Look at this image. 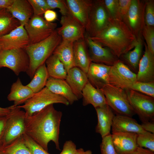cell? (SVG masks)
<instances>
[{
	"label": "cell",
	"instance_id": "6",
	"mask_svg": "<svg viewBox=\"0 0 154 154\" xmlns=\"http://www.w3.org/2000/svg\"><path fill=\"white\" fill-rule=\"evenodd\" d=\"M10 107V112L0 146L10 144L22 136L25 132V112L17 106Z\"/></svg>",
	"mask_w": 154,
	"mask_h": 154
},
{
	"label": "cell",
	"instance_id": "30",
	"mask_svg": "<svg viewBox=\"0 0 154 154\" xmlns=\"http://www.w3.org/2000/svg\"><path fill=\"white\" fill-rule=\"evenodd\" d=\"M45 64L49 77L65 80L67 72L56 55L53 54L46 61Z\"/></svg>",
	"mask_w": 154,
	"mask_h": 154
},
{
	"label": "cell",
	"instance_id": "39",
	"mask_svg": "<svg viewBox=\"0 0 154 154\" xmlns=\"http://www.w3.org/2000/svg\"><path fill=\"white\" fill-rule=\"evenodd\" d=\"M31 5L33 15L42 16L44 12L50 9L46 0H28Z\"/></svg>",
	"mask_w": 154,
	"mask_h": 154
},
{
	"label": "cell",
	"instance_id": "8",
	"mask_svg": "<svg viewBox=\"0 0 154 154\" xmlns=\"http://www.w3.org/2000/svg\"><path fill=\"white\" fill-rule=\"evenodd\" d=\"M29 66V58L24 49L0 50V68H8L18 76L21 72H27Z\"/></svg>",
	"mask_w": 154,
	"mask_h": 154
},
{
	"label": "cell",
	"instance_id": "17",
	"mask_svg": "<svg viewBox=\"0 0 154 154\" xmlns=\"http://www.w3.org/2000/svg\"><path fill=\"white\" fill-rule=\"evenodd\" d=\"M111 66L91 62L87 75L88 81L96 88L100 89L109 83Z\"/></svg>",
	"mask_w": 154,
	"mask_h": 154
},
{
	"label": "cell",
	"instance_id": "27",
	"mask_svg": "<svg viewBox=\"0 0 154 154\" xmlns=\"http://www.w3.org/2000/svg\"><path fill=\"white\" fill-rule=\"evenodd\" d=\"M73 49L75 66L87 73L91 62L85 38L74 42Z\"/></svg>",
	"mask_w": 154,
	"mask_h": 154
},
{
	"label": "cell",
	"instance_id": "29",
	"mask_svg": "<svg viewBox=\"0 0 154 154\" xmlns=\"http://www.w3.org/2000/svg\"><path fill=\"white\" fill-rule=\"evenodd\" d=\"M141 34L137 38V42L133 50L123 54L119 58L121 59L119 60L136 73L143 52L144 43Z\"/></svg>",
	"mask_w": 154,
	"mask_h": 154
},
{
	"label": "cell",
	"instance_id": "4",
	"mask_svg": "<svg viewBox=\"0 0 154 154\" xmlns=\"http://www.w3.org/2000/svg\"><path fill=\"white\" fill-rule=\"evenodd\" d=\"M60 103L68 106V102L64 98L55 94L44 87L39 92L35 93L23 105L17 106L23 109L26 117L31 116L52 104Z\"/></svg>",
	"mask_w": 154,
	"mask_h": 154
},
{
	"label": "cell",
	"instance_id": "33",
	"mask_svg": "<svg viewBox=\"0 0 154 154\" xmlns=\"http://www.w3.org/2000/svg\"><path fill=\"white\" fill-rule=\"evenodd\" d=\"M0 154H32L25 145L23 135L7 145L0 146Z\"/></svg>",
	"mask_w": 154,
	"mask_h": 154
},
{
	"label": "cell",
	"instance_id": "18",
	"mask_svg": "<svg viewBox=\"0 0 154 154\" xmlns=\"http://www.w3.org/2000/svg\"><path fill=\"white\" fill-rule=\"evenodd\" d=\"M145 50L139 64L137 74V81L142 82H154V56L144 42Z\"/></svg>",
	"mask_w": 154,
	"mask_h": 154
},
{
	"label": "cell",
	"instance_id": "43",
	"mask_svg": "<svg viewBox=\"0 0 154 154\" xmlns=\"http://www.w3.org/2000/svg\"><path fill=\"white\" fill-rule=\"evenodd\" d=\"M131 0H118V8L117 19L123 21L129 9Z\"/></svg>",
	"mask_w": 154,
	"mask_h": 154
},
{
	"label": "cell",
	"instance_id": "24",
	"mask_svg": "<svg viewBox=\"0 0 154 154\" xmlns=\"http://www.w3.org/2000/svg\"><path fill=\"white\" fill-rule=\"evenodd\" d=\"M7 9L20 24L24 26L33 15L32 7L26 0H14L12 5Z\"/></svg>",
	"mask_w": 154,
	"mask_h": 154
},
{
	"label": "cell",
	"instance_id": "44",
	"mask_svg": "<svg viewBox=\"0 0 154 154\" xmlns=\"http://www.w3.org/2000/svg\"><path fill=\"white\" fill-rule=\"evenodd\" d=\"M76 149V145L72 141H67L64 143L62 150L59 154H75Z\"/></svg>",
	"mask_w": 154,
	"mask_h": 154
},
{
	"label": "cell",
	"instance_id": "9",
	"mask_svg": "<svg viewBox=\"0 0 154 154\" xmlns=\"http://www.w3.org/2000/svg\"><path fill=\"white\" fill-rule=\"evenodd\" d=\"M125 90L131 106L142 122L154 121V98L131 89Z\"/></svg>",
	"mask_w": 154,
	"mask_h": 154
},
{
	"label": "cell",
	"instance_id": "11",
	"mask_svg": "<svg viewBox=\"0 0 154 154\" xmlns=\"http://www.w3.org/2000/svg\"><path fill=\"white\" fill-rule=\"evenodd\" d=\"M137 81V74L120 60L111 66L109 83L124 90L130 89Z\"/></svg>",
	"mask_w": 154,
	"mask_h": 154
},
{
	"label": "cell",
	"instance_id": "37",
	"mask_svg": "<svg viewBox=\"0 0 154 154\" xmlns=\"http://www.w3.org/2000/svg\"><path fill=\"white\" fill-rule=\"evenodd\" d=\"M23 137L25 145L32 154H50L25 133Z\"/></svg>",
	"mask_w": 154,
	"mask_h": 154
},
{
	"label": "cell",
	"instance_id": "50",
	"mask_svg": "<svg viewBox=\"0 0 154 154\" xmlns=\"http://www.w3.org/2000/svg\"><path fill=\"white\" fill-rule=\"evenodd\" d=\"M10 112V107L6 108L0 107V116H5L7 115Z\"/></svg>",
	"mask_w": 154,
	"mask_h": 154
},
{
	"label": "cell",
	"instance_id": "41",
	"mask_svg": "<svg viewBox=\"0 0 154 154\" xmlns=\"http://www.w3.org/2000/svg\"><path fill=\"white\" fill-rule=\"evenodd\" d=\"M100 147L101 154H117L113 144L111 134L102 138Z\"/></svg>",
	"mask_w": 154,
	"mask_h": 154
},
{
	"label": "cell",
	"instance_id": "23",
	"mask_svg": "<svg viewBox=\"0 0 154 154\" xmlns=\"http://www.w3.org/2000/svg\"><path fill=\"white\" fill-rule=\"evenodd\" d=\"M45 87L52 93L65 98L69 104L78 100L65 80L49 77Z\"/></svg>",
	"mask_w": 154,
	"mask_h": 154
},
{
	"label": "cell",
	"instance_id": "42",
	"mask_svg": "<svg viewBox=\"0 0 154 154\" xmlns=\"http://www.w3.org/2000/svg\"><path fill=\"white\" fill-rule=\"evenodd\" d=\"M104 6L110 18L117 19L118 0H102Z\"/></svg>",
	"mask_w": 154,
	"mask_h": 154
},
{
	"label": "cell",
	"instance_id": "5",
	"mask_svg": "<svg viewBox=\"0 0 154 154\" xmlns=\"http://www.w3.org/2000/svg\"><path fill=\"white\" fill-rule=\"evenodd\" d=\"M100 90L107 104L118 114L132 117L135 113L128 101L125 90L108 84Z\"/></svg>",
	"mask_w": 154,
	"mask_h": 154
},
{
	"label": "cell",
	"instance_id": "21",
	"mask_svg": "<svg viewBox=\"0 0 154 154\" xmlns=\"http://www.w3.org/2000/svg\"><path fill=\"white\" fill-rule=\"evenodd\" d=\"M98 122L96 132L100 135L102 138L110 134L114 114L112 109L107 105L95 108Z\"/></svg>",
	"mask_w": 154,
	"mask_h": 154
},
{
	"label": "cell",
	"instance_id": "49",
	"mask_svg": "<svg viewBox=\"0 0 154 154\" xmlns=\"http://www.w3.org/2000/svg\"><path fill=\"white\" fill-rule=\"evenodd\" d=\"M14 0H0V9H7L13 4Z\"/></svg>",
	"mask_w": 154,
	"mask_h": 154
},
{
	"label": "cell",
	"instance_id": "16",
	"mask_svg": "<svg viewBox=\"0 0 154 154\" xmlns=\"http://www.w3.org/2000/svg\"><path fill=\"white\" fill-rule=\"evenodd\" d=\"M137 134L132 133H112V140L117 154H129L138 147L137 143Z\"/></svg>",
	"mask_w": 154,
	"mask_h": 154
},
{
	"label": "cell",
	"instance_id": "51",
	"mask_svg": "<svg viewBox=\"0 0 154 154\" xmlns=\"http://www.w3.org/2000/svg\"><path fill=\"white\" fill-rule=\"evenodd\" d=\"M75 154H92V153L90 150L85 151L83 148H80L76 149Z\"/></svg>",
	"mask_w": 154,
	"mask_h": 154
},
{
	"label": "cell",
	"instance_id": "36",
	"mask_svg": "<svg viewBox=\"0 0 154 154\" xmlns=\"http://www.w3.org/2000/svg\"><path fill=\"white\" fill-rule=\"evenodd\" d=\"M141 34L146 41L148 50L154 56V27L145 25Z\"/></svg>",
	"mask_w": 154,
	"mask_h": 154
},
{
	"label": "cell",
	"instance_id": "35",
	"mask_svg": "<svg viewBox=\"0 0 154 154\" xmlns=\"http://www.w3.org/2000/svg\"><path fill=\"white\" fill-rule=\"evenodd\" d=\"M130 89L154 98V82H146L137 81L133 84Z\"/></svg>",
	"mask_w": 154,
	"mask_h": 154
},
{
	"label": "cell",
	"instance_id": "46",
	"mask_svg": "<svg viewBox=\"0 0 154 154\" xmlns=\"http://www.w3.org/2000/svg\"><path fill=\"white\" fill-rule=\"evenodd\" d=\"M8 115L5 116H0V144L5 132Z\"/></svg>",
	"mask_w": 154,
	"mask_h": 154
},
{
	"label": "cell",
	"instance_id": "10",
	"mask_svg": "<svg viewBox=\"0 0 154 154\" xmlns=\"http://www.w3.org/2000/svg\"><path fill=\"white\" fill-rule=\"evenodd\" d=\"M57 26L56 23L47 22L43 16L33 15L24 26L29 37V44L47 38L56 29Z\"/></svg>",
	"mask_w": 154,
	"mask_h": 154
},
{
	"label": "cell",
	"instance_id": "13",
	"mask_svg": "<svg viewBox=\"0 0 154 154\" xmlns=\"http://www.w3.org/2000/svg\"><path fill=\"white\" fill-rule=\"evenodd\" d=\"M60 23L61 26L56 30L62 40L74 42L84 39L85 28L70 14L62 16Z\"/></svg>",
	"mask_w": 154,
	"mask_h": 154
},
{
	"label": "cell",
	"instance_id": "32",
	"mask_svg": "<svg viewBox=\"0 0 154 154\" xmlns=\"http://www.w3.org/2000/svg\"><path fill=\"white\" fill-rule=\"evenodd\" d=\"M20 25L6 9H0V37L10 32Z\"/></svg>",
	"mask_w": 154,
	"mask_h": 154
},
{
	"label": "cell",
	"instance_id": "7",
	"mask_svg": "<svg viewBox=\"0 0 154 154\" xmlns=\"http://www.w3.org/2000/svg\"><path fill=\"white\" fill-rule=\"evenodd\" d=\"M111 19L102 0H93L85 27V36L92 37L96 36L107 27Z\"/></svg>",
	"mask_w": 154,
	"mask_h": 154
},
{
	"label": "cell",
	"instance_id": "52",
	"mask_svg": "<svg viewBox=\"0 0 154 154\" xmlns=\"http://www.w3.org/2000/svg\"><path fill=\"white\" fill-rule=\"evenodd\" d=\"M2 49V46L1 44H0V51Z\"/></svg>",
	"mask_w": 154,
	"mask_h": 154
},
{
	"label": "cell",
	"instance_id": "28",
	"mask_svg": "<svg viewBox=\"0 0 154 154\" xmlns=\"http://www.w3.org/2000/svg\"><path fill=\"white\" fill-rule=\"evenodd\" d=\"M74 42L62 40L53 52L63 64L68 72L75 67L73 49Z\"/></svg>",
	"mask_w": 154,
	"mask_h": 154
},
{
	"label": "cell",
	"instance_id": "12",
	"mask_svg": "<svg viewBox=\"0 0 154 154\" xmlns=\"http://www.w3.org/2000/svg\"><path fill=\"white\" fill-rule=\"evenodd\" d=\"M145 0H131L127 13L123 21L137 39L145 25Z\"/></svg>",
	"mask_w": 154,
	"mask_h": 154
},
{
	"label": "cell",
	"instance_id": "19",
	"mask_svg": "<svg viewBox=\"0 0 154 154\" xmlns=\"http://www.w3.org/2000/svg\"><path fill=\"white\" fill-rule=\"evenodd\" d=\"M111 129L112 133L127 132L138 134L146 131L141 125L131 117L119 114L114 118Z\"/></svg>",
	"mask_w": 154,
	"mask_h": 154
},
{
	"label": "cell",
	"instance_id": "15",
	"mask_svg": "<svg viewBox=\"0 0 154 154\" xmlns=\"http://www.w3.org/2000/svg\"><path fill=\"white\" fill-rule=\"evenodd\" d=\"M2 49H24L29 44V37L24 25L20 24L8 33L0 37Z\"/></svg>",
	"mask_w": 154,
	"mask_h": 154
},
{
	"label": "cell",
	"instance_id": "22",
	"mask_svg": "<svg viewBox=\"0 0 154 154\" xmlns=\"http://www.w3.org/2000/svg\"><path fill=\"white\" fill-rule=\"evenodd\" d=\"M65 80L78 99L82 98V90L88 81L87 74L75 66L68 71Z\"/></svg>",
	"mask_w": 154,
	"mask_h": 154
},
{
	"label": "cell",
	"instance_id": "3",
	"mask_svg": "<svg viewBox=\"0 0 154 154\" xmlns=\"http://www.w3.org/2000/svg\"><path fill=\"white\" fill-rule=\"evenodd\" d=\"M62 40L56 29L49 37L37 43L28 45L25 48L29 59L27 73L32 78L38 67L45 63Z\"/></svg>",
	"mask_w": 154,
	"mask_h": 154
},
{
	"label": "cell",
	"instance_id": "25",
	"mask_svg": "<svg viewBox=\"0 0 154 154\" xmlns=\"http://www.w3.org/2000/svg\"><path fill=\"white\" fill-rule=\"evenodd\" d=\"M82 96L84 106L91 104L95 108L107 104L105 97L102 91L94 87L89 81L82 90Z\"/></svg>",
	"mask_w": 154,
	"mask_h": 154
},
{
	"label": "cell",
	"instance_id": "45",
	"mask_svg": "<svg viewBox=\"0 0 154 154\" xmlns=\"http://www.w3.org/2000/svg\"><path fill=\"white\" fill-rule=\"evenodd\" d=\"M44 18L47 22L52 23L57 19V15L56 12L50 9L47 10L44 14Z\"/></svg>",
	"mask_w": 154,
	"mask_h": 154
},
{
	"label": "cell",
	"instance_id": "14",
	"mask_svg": "<svg viewBox=\"0 0 154 154\" xmlns=\"http://www.w3.org/2000/svg\"><path fill=\"white\" fill-rule=\"evenodd\" d=\"M85 40L91 62L112 66L119 60L108 48L102 46L88 37L85 36Z\"/></svg>",
	"mask_w": 154,
	"mask_h": 154
},
{
	"label": "cell",
	"instance_id": "1",
	"mask_svg": "<svg viewBox=\"0 0 154 154\" xmlns=\"http://www.w3.org/2000/svg\"><path fill=\"white\" fill-rule=\"evenodd\" d=\"M62 115L52 104L31 116H26L25 133L47 151L50 141L60 150L59 135Z\"/></svg>",
	"mask_w": 154,
	"mask_h": 154
},
{
	"label": "cell",
	"instance_id": "31",
	"mask_svg": "<svg viewBox=\"0 0 154 154\" xmlns=\"http://www.w3.org/2000/svg\"><path fill=\"white\" fill-rule=\"evenodd\" d=\"M49 76L45 63L41 65L36 70L33 79L27 85L34 93H37L45 86Z\"/></svg>",
	"mask_w": 154,
	"mask_h": 154
},
{
	"label": "cell",
	"instance_id": "26",
	"mask_svg": "<svg viewBox=\"0 0 154 154\" xmlns=\"http://www.w3.org/2000/svg\"><path fill=\"white\" fill-rule=\"evenodd\" d=\"M34 94L29 87L23 85L20 79L18 78L12 84L7 98L9 101H13V105L16 106L24 103Z\"/></svg>",
	"mask_w": 154,
	"mask_h": 154
},
{
	"label": "cell",
	"instance_id": "2",
	"mask_svg": "<svg viewBox=\"0 0 154 154\" xmlns=\"http://www.w3.org/2000/svg\"><path fill=\"white\" fill-rule=\"evenodd\" d=\"M89 37L109 48L119 58L134 48L137 42L136 38L125 24L116 19H111L107 27L97 35Z\"/></svg>",
	"mask_w": 154,
	"mask_h": 154
},
{
	"label": "cell",
	"instance_id": "20",
	"mask_svg": "<svg viewBox=\"0 0 154 154\" xmlns=\"http://www.w3.org/2000/svg\"><path fill=\"white\" fill-rule=\"evenodd\" d=\"M69 12L84 27L87 25L93 0H66Z\"/></svg>",
	"mask_w": 154,
	"mask_h": 154
},
{
	"label": "cell",
	"instance_id": "47",
	"mask_svg": "<svg viewBox=\"0 0 154 154\" xmlns=\"http://www.w3.org/2000/svg\"><path fill=\"white\" fill-rule=\"evenodd\" d=\"M141 125L145 131L154 134V121L142 122Z\"/></svg>",
	"mask_w": 154,
	"mask_h": 154
},
{
	"label": "cell",
	"instance_id": "38",
	"mask_svg": "<svg viewBox=\"0 0 154 154\" xmlns=\"http://www.w3.org/2000/svg\"><path fill=\"white\" fill-rule=\"evenodd\" d=\"M144 21L145 25L154 27V0H145Z\"/></svg>",
	"mask_w": 154,
	"mask_h": 154
},
{
	"label": "cell",
	"instance_id": "48",
	"mask_svg": "<svg viewBox=\"0 0 154 154\" xmlns=\"http://www.w3.org/2000/svg\"><path fill=\"white\" fill-rule=\"evenodd\" d=\"M129 154H154V152L147 149L138 147L135 150Z\"/></svg>",
	"mask_w": 154,
	"mask_h": 154
},
{
	"label": "cell",
	"instance_id": "34",
	"mask_svg": "<svg viewBox=\"0 0 154 154\" xmlns=\"http://www.w3.org/2000/svg\"><path fill=\"white\" fill-rule=\"evenodd\" d=\"M137 143L139 147L154 152V134L145 131L137 134Z\"/></svg>",
	"mask_w": 154,
	"mask_h": 154
},
{
	"label": "cell",
	"instance_id": "40",
	"mask_svg": "<svg viewBox=\"0 0 154 154\" xmlns=\"http://www.w3.org/2000/svg\"><path fill=\"white\" fill-rule=\"evenodd\" d=\"M50 9H59V12L62 16L70 14L66 0H46Z\"/></svg>",
	"mask_w": 154,
	"mask_h": 154
}]
</instances>
